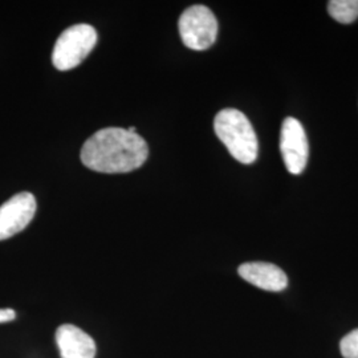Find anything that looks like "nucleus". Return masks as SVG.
Here are the masks:
<instances>
[{
  "label": "nucleus",
  "instance_id": "f8f14e48",
  "mask_svg": "<svg viewBox=\"0 0 358 358\" xmlns=\"http://www.w3.org/2000/svg\"><path fill=\"white\" fill-rule=\"evenodd\" d=\"M127 130H128L129 133H136V131H137V128H136V127H129Z\"/></svg>",
  "mask_w": 358,
  "mask_h": 358
},
{
  "label": "nucleus",
  "instance_id": "9b49d317",
  "mask_svg": "<svg viewBox=\"0 0 358 358\" xmlns=\"http://www.w3.org/2000/svg\"><path fill=\"white\" fill-rule=\"evenodd\" d=\"M16 319V312L11 308H6V309H0V324L1 322H8Z\"/></svg>",
  "mask_w": 358,
  "mask_h": 358
},
{
  "label": "nucleus",
  "instance_id": "6e6552de",
  "mask_svg": "<svg viewBox=\"0 0 358 358\" xmlns=\"http://www.w3.org/2000/svg\"><path fill=\"white\" fill-rule=\"evenodd\" d=\"M238 272L245 282L269 292H280L288 285V278L285 272L271 263H244L239 267Z\"/></svg>",
  "mask_w": 358,
  "mask_h": 358
},
{
  "label": "nucleus",
  "instance_id": "7ed1b4c3",
  "mask_svg": "<svg viewBox=\"0 0 358 358\" xmlns=\"http://www.w3.org/2000/svg\"><path fill=\"white\" fill-rule=\"evenodd\" d=\"M97 43V32L90 24H76L66 28L56 40L52 52V63L59 71H69L81 64Z\"/></svg>",
  "mask_w": 358,
  "mask_h": 358
},
{
  "label": "nucleus",
  "instance_id": "39448f33",
  "mask_svg": "<svg viewBox=\"0 0 358 358\" xmlns=\"http://www.w3.org/2000/svg\"><path fill=\"white\" fill-rule=\"evenodd\" d=\"M280 150L284 165L291 174L299 176L306 170L309 154L307 133L296 118L287 117L282 121Z\"/></svg>",
  "mask_w": 358,
  "mask_h": 358
},
{
  "label": "nucleus",
  "instance_id": "20e7f679",
  "mask_svg": "<svg viewBox=\"0 0 358 358\" xmlns=\"http://www.w3.org/2000/svg\"><path fill=\"white\" fill-rule=\"evenodd\" d=\"M178 27L183 44L194 51L208 50L217 40V17L206 6L187 8L180 15Z\"/></svg>",
  "mask_w": 358,
  "mask_h": 358
},
{
  "label": "nucleus",
  "instance_id": "9d476101",
  "mask_svg": "<svg viewBox=\"0 0 358 358\" xmlns=\"http://www.w3.org/2000/svg\"><path fill=\"white\" fill-rule=\"evenodd\" d=\"M340 350L344 358H358V329L344 336L340 343Z\"/></svg>",
  "mask_w": 358,
  "mask_h": 358
},
{
  "label": "nucleus",
  "instance_id": "423d86ee",
  "mask_svg": "<svg viewBox=\"0 0 358 358\" xmlns=\"http://www.w3.org/2000/svg\"><path fill=\"white\" fill-rule=\"evenodd\" d=\"M36 213V199L31 192H19L0 206V241L22 232Z\"/></svg>",
  "mask_w": 358,
  "mask_h": 358
},
{
  "label": "nucleus",
  "instance_id": "1a4fd4ad",
  "mask_svg": "<svg viewBox=\"0 0 358 358\" xmlns=\"http://www.w3.org/2000/svg\"><path fill=\"white\" fill-rule=\"evenodd\" d=\"M328 13L338 23L350 24L358 19V0H332L328 3Z\"/></svg>",
  "mask_w": 358,
  "mask_h": 358
},
{
  "label": "nucleus",
  "instance_id": "f03ea898",
  "mask_svg": "<svg viewBox=\"0 0 358 358\" xmlns=\"http://www.w3.org/2000/svg\"><path fill=\"white\" fill-rule=\"evenodd\" d=\"M217 138L231 155L244 165L254 164L259 153V142L250 120L238 109H223L214 120Z\"/></svg>",
  "mask_w": 358,
  "mask_h": 358
},
{
  "label": "nucleus",
  "instance_id": "f257e3e1",
  "mask_svg": "<svg viewBox=\"0 0 358 358\" xmlns=\"http://www.w3.org/2000/svg\"><path fill=\"white\" fill-rule=\"evenodd\" d=\"M149 148L137 133L106 128L96 131L81 149V161L99 173L120 174L137 170L146 162Z\"/></svg>",
  "mask_w": 358,
  "mask_h": 358
},
{
  "label": "nucleus",
  "instance_id": "0eeeda50",
  "mask_svg": "<svg viewBox=\"0 0 358 358\" xmlns=\"http://www.w3.org/2000/svg\"><path fill=\"white\" fill-rule=\"evenodd\" d=\"M56 344L62 358L96 357L94 340L73 324H64L57 328Z\"/></svg>",
  "mask_w": 358,
  "mask_h": 358
}]
</instances>
